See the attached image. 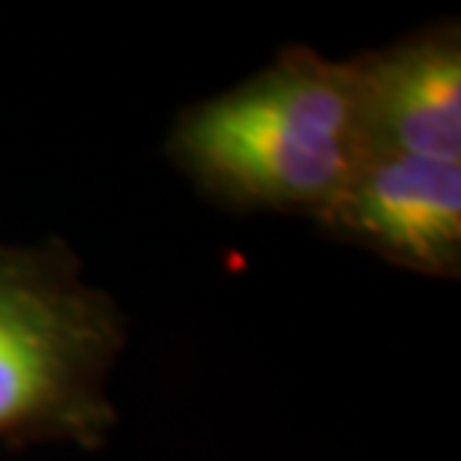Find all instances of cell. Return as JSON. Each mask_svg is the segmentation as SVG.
I'll use <instances>...</instances> for the list:
<instances>
[{
  "label": "cell",
  "instance_id": "2",
  "mask_svg": "<svg viewBox=\"0 0 461 461\" xmlns=\"http://www.w3.org/2000/svg\"><path fill=\"white\" fill-rule=\"evenodd\" d=\"M126 333L117 300L85 279L67 240L0 243V444L105 447Z\"/></svg>",
  "mask_w": 461,
  "mask_h": 461
},
{
  "label": "cell",
  "instance_id": "4",
  "mask_svg": "<svg viewBox=\"0 0 461 461\" xmlns=\"http://www.w3.org/2000/svg\"><path fill=\"white\" fill-rule=\"evenodd\" d=\"M368 156L461 162V31L440 22L350 58Z\"/></svg>",
  "mask_w": 461,
  "mask_h": 461
},
{
  "label": "cell",
  "instance_id": "3",
  "mask_svg": "<svg viewBox=\"0 0 461 461\" xmlns=\"http://www.w3.org/2000/svg\"><path fill=\"white\" fill-rule=\"evenodd\" d=\"M402 270L461 273V162L372 153L318 222Z\"/></svg>",
  "mask_w": 461,
  "mask_h": 461
},
{
  "label": "cell",
  "instance_id": "1",
  "mask_svg": "<svg viewBox=\"0 0 461 461\" xmlns=\"http://www.w3.org/2000/svg\"><path fill=\"white\" fill-rule=\"evenodd\" d=\"M165 153L219 207L321 222L368 159L354 67L285 49L252 78L183 108Z\"/></svg>",
  "mask_w": 461,
  "mask_h": 461
}]
</instances>
